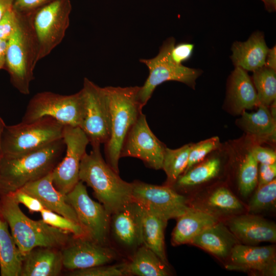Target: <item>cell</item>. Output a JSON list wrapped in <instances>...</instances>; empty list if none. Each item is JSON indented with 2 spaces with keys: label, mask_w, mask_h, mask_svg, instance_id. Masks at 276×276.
I'll use <instances>...</instances> for the list:
<instances>
[{
  "label": "cell",
  "mask_w": 276,
  "mask_h": 276,
  "mask_svg": "<svg viewBox=\"0 0 276 276\" xmlns=\"http://www.w3.org/2000/svg\"><path fill=\"white\" fill-rule=\"evenodd\" d=\"M258 107L255 112L245 110L242 112L241 125L247 133L255 136L273 140L276 133L275 119L267 106L260 104Z\"/></svg>",
  "instance_id": "4316f807"
},
{
  "label": "cell",
  "mask_w": 276,
  "mask_h": 276,
  "mask_svg": "<svg viewBox=\"0 0 276 276\" xmlns=\"http://www.w3.org/2000/svg\"><path fill=\"white\" fill-rule=\"evenodd\" d=\"M139 86L103 87L110 111V135L104 144L106 163L119 172V161L125 139L142 112L137 95Z\"/></svg>",
  "instance_id": "277c9868"
},
{
  "label": "cell",
  "mask_w": 276,
  "mask_h": 276,
  "mask_svg": "<svg viewBox=\"0 0 276 276\" xmlns=\"http://www.w3.org/2000/svg\"><path fill=\"white\" fill-rule=\"evenodd\" d=\"M126 275L166 276L170 274L168 265L144 244L124 262Z\"/></svg>",
  "instance_id": "d4e9b609"
},
{
  "label": "cell",
  "mask_w": 276,
  "mask_h": 276,
  "mask_svg": "<svg viewBox=\"0 0 276 276\" xmlns=\"http://www.w3.org/2000/svg\"><path fill=\"white\" fill-rule=\"evenodd\" d=\"M65 150L62 138L20 155H4L0 169V194L13 193L52 172Z\"/></svg>",
  "instance_id": "6da1fadb"
},
{
  "label": "cell",
  "mask_w": 276,
  "mask_h": 276,
  "mask_svg": "<svg viewBox=\"0 0 276 276\" xmlns=\"http://www.w3.org/2000/svg\"><path fill=\"white\" fill-rule=\"evenodd\" d=\"M17 13L13 7L0 19V38L8 40L16 25Z\"/></svg>",
  "instance_id": "ab89813d"
},
{
  "label": "cell",
  "mask_w": 276,
  "mask_h": 276,
  "mask_svg": "<svg viewBox=\"0 0 276 276\" xmlns=\"http://www.w3.org/2000/svg\"><path fill=\"white\" fill-rule=\"evenodd\" d=\"M219 144L218 136H214L196 144H192L188 165L183 173L202 160L209 153L217 149Z\"/></svg>",
  "instance_id": "d590c367"
},
{
  "label": "cell",
  "mask_w": 276,
  "mask_h": 276,
  "mask_svg": "<svg viewBox=\"0 0 276 276\" xmlns=\"http://www.w3.org/2000/svg\"><path fill=\"white\" fill-rule=\"evenodd\" d=\"M65 199L75 210L79 224L87 235L99 244L112 246L109 240L110 215L101 203L89 197L82 181L65 195Z\"/></svg>",
  "instance_id": "30bf717a"
},
{
  "label": "cell",
  "mask_w": 276,
  "mask_h": 276,
  "mask_svg": "<svg viewBox=\"0 0 276 276\" xmlns=\"http://www.w3.org/2000/svg\"><path fill=\"white\" fill-rule=\"evenodd\" d=\"M194 44L192 43L182 42L173 47L171 51V58L172 61L177 64L189 60L192 55Z\"/></svg>",
  "instance_id": "60d3db41"
},
{
  "label": "cell",
  "mask_w": 276,
  "mask_h": 276,
  "mask_svg": "<svg viewBox=\"0 0 276 276\" xmlns=\"http://www.w3.org/2000/svg\"><path fill=\"white\" fill-rule=\"evenodd\" d=\"M5 126V124L4 123V121H3V119L0 117V169L2 161L4 156L2 145V137Z\"/></svg>",
  "instance_id": "7dc6e473"
},
{
  "label": "cell",
  "mask_w": 276,
  "mask_h": 276,
  "mask_svg": "<svg viewBox=\"0 0 276 276\" xmlns=\"http://www.w3.org/2000/svg\"><path fill=\"white\" fill-rule=\"evenodd\" d=\"M268 49L264 35L257 32L246 41L234 43L231 59L236 67L254 72L265 66Z\"/></svg>",
  "instance_id": "44dd1931"
},
{
  "label": "cell",
  "mask_w": 276,
  "mask_h": 276,
  "mask_svg": "<svg viewBox=\"0 0 276 276\" xmlns=\"http://www.w3.org/2000/svg\"><path fill=\"white\" fill-rule=\"evenodd\" d=\"M175 44L171 37L166 39L159 49L158 54L150 59H141L140 61L149 70V75L144 85L140 87L137 100L143 107L151 97L156 87L168 81L182 82L194 88L196 80L200 75V70L177 64L171 59L170 54Z\"/></svg>",
  "instance_id": "52a82bcc"
},
{
  "label": "cell",
  "mask_w": 276,
  "mask_h": 276,
  "mask_svg": "<svg viewBox=\"0 0 276 276\" xmlns=\"http://www.w3.org/2000/svg\"><path fill=\"white\" fill-rule=\"evenodd\" d=\"M276 70L266 66L253 73L252 82L260 104L268 106L276 99Z\"/></svg>",
  "instance_id": "4dcf8cb0"
},
{
  "label": "cell",
  "mask_w": 276,
  "mask_h": 276,
  "mask_svg": "<svg viewBox=\"0 0 276 276\" xmlns=\"http://www.w3.org/2000/svg\"><path fill=\"white\" fill-rule=\"evenodd\" d=\"M208 205L216 210L225 212H234L243 209L242 203L225 187L215 190L209 196Z\"/></svg>",
  "instance_id": "836d02e7"
},
{
  "label": "cell",
  "mask_w": 276,
  "mask_h": 276,
  "mask_svg": "<svg viewBox=\"0 0 276 276\" xmlns=\"http://www.w3.org/2000/svg\"><path fill=\"white\" fill-rule=\"evenodd\" d=\"M258 163L251 151L245 156L240 165L238 174L239 189L241 194L247 197L258 185Z\"/></svg>",
  "instance_id": "1f68e13d"
},
{
  "label": "cell",
  "mask_w": 276,
  "mask_h": 276,
  "mask_svg": "<svg viewBox=\"0 0 276 276\" xmlns=\"http://www.w3.org/2000/svg\"><path fill=\"white\" fill-rule=\"evenodd\" d=\"M220 166L221 162L218 158L207 160L180 175L173 186L184 188L208 181L218 175Z\"/></svg>",
  "instance_id": "f546056e"
},
{
  "label": "cell",
  "mask_w": 276,
  "mask_h": 276,
  "mask_svg": "<svg viewBox=\"0 0 276 276\" xmlns=\"http://www.w3.org/2000/svg\"><path fill=\"white\" fill-rule=\"evenodd\" d=\"M250 151L258 163L267 165L276 164V153L272 149L257 146Z\"/></svg>",
  "instance_id": "b9f144b4"
},
{
  "label": "cell",
  "mask_w": 276,
  "mask_h": 276,
  "mask_svg": "<svg viewBox=\"0 0 276 276\" xmlns=\"http://www.w3.org/2000/svg\"><path fill=\"white\" fill-rule=\"evenodd\" d=\"M64 125L50 117L29 123L5 125L2 137L4 155L16 156L62 138Z\"/></svg>",
  "instance_id": "8992f818"
},
{
  "label": "cell",
  "mask_w": 276,
  "mask_h": 276,
  "mask_svg": "<svg viewBox=\"0 0 276 276\" xmlns=\"http://www.w3.org/2000/svg\"><path fill=\"white\" fill-rule=\"evenodd\" d=\"M143 207L133 200L110 215L109 240L129 257L143 244Z\"/></svg>",
  "instance_id": "5bb4252c"
},
{
  "label": "cell",
  "mask_w": 276,
  "mask_h": 276,
  "mask_svg": "<svg viewBox=\"0 0 276 276\" xmlns=\"http://www.w3.org/2000/svg\"><path fill=\"white\" fill-rule=\"evenodd\" d=\"M227 224L229 229L239 241L247 245L276 241L275 224L259 216H237L231 218Z\"/></svg>",
  "instance_id": "ac0fdd59"
},
{
  "label": "cell",
  "mask_w": 276,
  "mask_h": 276,
  "mask_svg": "<svg viewBox=\"0 0 276 276\" xmlns=\"http://www.w3.org/2000/svg\"><path fill=\"white\" fill-rule=\"evenodd\" d=\"M268 67L276 70V48L274 46L269 49L266 57L265 65Z\"/></svg>",
  "instance_id": "ee69618b"
},
{
  "label": "cell",
  "mask_w": 276,
  "mask_h": 276,
  "mask_svg": "<svg viewBox=\"0 0 276 276\" xmlns=\"http://www.w3.org/2000/svg\"><path fill=\"white\" fill-rule=\"evenodd\" d=\"M83 111L81 90L70 95L43 91L31 99L21 122L29 123L43 117H50L64 125L80 127Z\"/></svg>",
  "instance_id": "9c48e42d"
},
{
  "label": "cell",
  "mask_w": 276,
  "mask_h": 276,
  "mask_svg": "<svg viewBox=\"0 0 276 276\" xmlns=\"http://www.w3.org/2000/svg\"><path fill=\"white\" fill-rule=\"evenodd\" d=\"M62 267L61 249L36 247L24 258L20 276H57Z\"/></svg>",
  "instance_id": "ffe728a7"
},
{
  "label": "cell",
  "mask_w": 276,
  "mask_h": 276,
  "mask_svg": "<svg viewBox=\"0 0 276 276\" xmlns=\"http://www.w3.org/2000/svg\"><path fill=\"white\" fill-rule=\"evenodd\" d=\"M61 251L63 267L71 271L108 264L119 257L112 246L99 244L87 236L72 235Z\"/></svg>",
  "instance_id": "2e32d148"
},
{
  "label": "cell",
  "mask_w": 276,
  "mask_h": 276,
  "mask_svg": "<svg viewBox=\"0 0 276 276\" xmlns=\"http://www.w3.org/2000/svg\"><path fill=\"white\" fill-rule=\"evenodd\" d=\"M0 215L10 228L22 260L36 247L61 249L73 235L47 224L42 219L34 220L29 218L9 193L0 194Z\"/></svg>",
  "instance_id": "3957f363"
},
{
  "label": "cell",
  "mask_w": 276,
  "mask_h": 276,
  "mask_svg": "<svg viewBox=\"0 0 276 276\" xmlns=\"http://www.w3.org/2000/svg\"><path fill=\"white\" fill-rule=\"evenodd\" d=\"M265 4V8L269 12H273L276 10V0H262Z\"/></svg>",
  "instance_id": "c3c4849f"
},
{
  "label": "cell",
  "mask_w": 276,
  "mask_h": 276,
  "mask_svg": "<svg viewBox=\"0 0 276 276\" xmlns=\"http://www.w3.org/2000/svg\"><path fill=\"white\" fill-rule=\"evenodd\" d=\"M229 256L231 263L226 265L228 269L275 275V248L273 245L256 246L239 243L234 247Z\"/></svg>",
  "instance_id": "e0dca14e"
},
{
  "label": "cell",
  "mask_w": 276,
  "mask_h": 276,
  "mask_svg": "<svg viewBox=\"0 0 276 276\" xmlns=\"http://www.w3.org/2000/svg\"><path fill=\"white\" fill-rule=\"evenodd\" d=\"M166 147L152 132L142 112L128 132L123 144L120 157H133L142 160L146 166L162 169Z\"/></svg>",
  "instance_id": "9a60e30c"
},
{
  "label": "cell",
  "mask_w": 276,
  "mask_h": 276,
  "mask_svg": "<svg viewBox=\"0 0 276 276\" xmlns=\"http://www.w3.org/2000/svg\"><path fill=\"white\" fill-rule=\"evenodd\" d=\"M53 0H13V9L17 13L29 15Z\"/></svg>",
  "instance_id": "f35d334b"
},
{
  "label": "cell",
  "mask_w": 276,
  "mask_h": 276,
  "mask_svg": "<svg viewBox=\"0 0 276 276\" xmlns=\"http://www.w3.org/2000/svg\"><path fill=\"white\" fill-rule=\"evenodd\" d=\"M8 226L7 222L0 215L1 275L20 276L22 258Z\"/></svg>",
  "instance_id": "484cf974"
},
{
  "label": "cell",
  "mask_w": 276,
  "mask_h": 276,
  "mask_svg": "<svg viewBox=\"0 0 276 276\" xmlns=\"http://www.w3.org/2000/svg\"><path fill=\"white\" fill-rule=\"evenodd\" d=\"M91 146L81 161L79 180L93 190L95 197L111 215L133 200L132 183L123 180L104 160L100 144Z\"/></svg>",
  "instance_id": "7a4b0ae2"
},
{
  "label": "cell",
  "mask_w": 276,
  "mask_h": 276,
  "mask_svg": "<svg viewBox=\"0 0 276 276\" xmlns=\"http://www.w3.org/2000/svg\"><path fill=\"white\" fill-rule=\"evenodd\" d=\"M228 98L238 112L242 113L260 104L252 81L246 71L241 67H236L231 75Z\"/></svg>",
  "instance_id": "cb8c5ba5"
},
{
  "label": "cell",
  "mask_w": 276,
  "mask_h": 276,
  "mask_svg": "<svg viewBox=\"0 0 276 276\" xmlns=\"http://www.w3.org/2000/svg\"><path fill=\"white\" fill-rule=\"evenodd\" d=\"M62 139L65 154L52 172L53 183L62 195L68 193L79 180L81 161L89 141L79 127L64 125Z\"/></svg>",
  "instance_id": "4fadbf2b"
},
{
  "label": "cell",
  "mask_w": 276,
  "mask_h": 276,
  "mask_svg": "<svg viewBox=\"0 0 276 276\" xmlns=\"http://www.w3.org/2000/svg\"><path fill=\"white\" fill-rule=\"evenodd\" d=\"M81 91L83 111L80 127L91 145L105 144L110 135V117L103 87L85 78Z\"/></svg>",
  "instance_id": "8fae6325"
},
{
  "label": "cell",
  "mask_w": 276,
  "mask_h": 276,
  "mask_svg": "<svg viewBox=\"0 0 276 276\" xmlns=\"http://www.w3.org/2000/svg\"><path fill=\"white\" fill-rule=\"evenodd\" d=\"M13 0H0V19L13 7Z\"/></svg>",
  "instance_id": "bcb514c9"
},
{
  "label": "cell",
  "mask_w": 276,
  "mask_h": 276,
  "mask_svg": "<svg viewBox=\"0 0 276 276\" xmlns=\"http://www.w3.org/2000/svg\"><path fill=\"white\" fill-rule=\"evenodd\" d=\"M276 200L275 178L270 182L258 187L248 205V211L252 214L267 210L274 205Z\"/></svg>",
  "instance_id": "d6a6232c"
},
{
  "label": "cell",
  "mask_w": 276,
  "mask_h": 276,
  "mask_svg": "<svg viewBox=\"0 0 276 276\" xmlns=\"http://www.w3.org/2000/svg\"><path fill=\"white\" fill-rule=\"evenodd\" d=\"M7 44V40L0 38V70L5 68Z\"/></svg>",
  "instance_id": "f6af8a7d"
},
{
  "label": "cell",
  "mask_w": 276,
  "mask_h": 276,
  "mask_svg": "<svg viewBox=\"0 0 276 276\" xmlns=\"http://www.w3.org/2000/svg\"><path fill=\"white\" fill-rule=\"evenodd\" d=\"M9 194L18 203L24 204L31 213L40 212L45 209L38 199L21 189H18Z\"/></svg>",
  "instance_id": "74e56055"
},
{
  "label": "cell",
  "mask_w": 276,
  "mask_h": 276,
  "mask_svg": "<svg viewBox=\"0 0 276 276\" xmlns=\"http://www.w3.org/2000/svg\"><path fill=\"white\" fill-rule=\"evenodd\" d=\"M167 224V221L144 209L143 244L153 251L164 263L168 265L164 240V231Z\"/></svg>",
  "instance_id": "83f0119b"
},
{
  "label": "cell",
  "mask_w": 276,
  "mask_h": 276,
  "mask_svg": "<svg viewBox=\"0 0 276 276\" xmlns=\"http://www.w3.org/2000/svg\"><path fill=\"white\" fill-rule=\"evenodd\" d=\"M177 219L172 234V243L174 245L190 243L199 233L219 221L213 214L191 207Z\"/></svg>",
  "instance_id": "603a6c76"
},
{
  "label": "cell",
  "mask_w": 276,
  "mask_h": 276,
  "mask_svg": "<svg viewBox=\"0 0 276 276\" xmlns=\"http://www.w3.org/2000/svg\"><path fill=\"white\" fill-rule=\"evenodd\" d=\"M191 147L192 144H189L175 149L166 147L162 165L167 175L165 185L172 187L183 173L188 165Z\"/></svg>",
  "instance_id": "f1b7e54d"
},
{
  "label": "cell",
  "mask_w": 276,
  "mask_h": 276,
  "mask_svg": "<svg viewBox=\"0 0 276 276\" xmlns=\"http://www.w3.org/2000/svg\"><path fill=\"white\" fill-rule=\"evenodd\" d=\"M240 242L222 222L206 228L190 242L221 258L229 256L234 247Z\"/></svg>",
  "instance_id": "7402d4cb"
},
{
  "label": "cell",
  "mask_w": 276,
  "mask_h": 276,
  "mask_svg": "<svg viewBox=\"0 0 276 276\" xmlns=\"http://www.w3.org/2000/svg\"><path fill=\"white\" fill-rule=\"evenodd\" d=\"M70 0H53L29 15L38 47V61L62 41L70 25Z\"/></svg>",
  "instance_id": "ba28073f"
},
{
  "label": "cell",
  "mask_w": 276,
  "mask_h": 276,
  "mask_svg": "<svg viewBox=\"0 0 276 276\" xmlns=\"http://www.w3.org/2000/svg\"><path fill=\"white\" fill-rule=\"evenodd\" d=\"M17 13L15 27L7 40L4 68L13 86L21 94L28 95L38 62V47L29 15Z\"/></svg>",
  "instance_id": "5b68a950"
},
{
  "label": "cell",
  "mask_w": 276,
  "mask_h": 276,
  "mask_svg": "<svg viewBox=\"0 0 276 276\" xmlns=\"http://www.w3.org/2000/svg\"><path fill=\"white\" fill-rule=\"evenodd\" d=\"M72 276H123L126 275L124 263L113 265H102L89 268L72 270Z\"/></svg>",
  "instance_id": "8d00e7d4"
},
{
  "label": "cell",
  "mask_w": 276,
  "mask_h": 276,
  "mask_svg": "<svg viewBox=\"0 0 276 276\" xmlns=\"http://www.w3.org/2000/svg\"><path fill=\"white\" fill-rule=\"evenodd\" d=\"M276 176V164H260L258 169V187L266 185L274 179Z\"/></svg>",
  "instance_id": "7bdbcfd3"
},
{
  "label": "cell",
  "mask_w": 276,
  "mask_h": 276,
  "mask_svg": "<svg viewBox=\"0 0 276 276\" xmlns=\"http://www.w3.org/2000/svg\"><path fill=\"white\" fill-rule=\"evenodd\" d=\"M20 189L38 199L45 209L79 223L74 209L65 201V196L54 186L52 172Z\"/></svg>",
  "instance_id": "d6986e66"
},
{
  "label": "cell",
  "mask_w": 276,
  "mask_h": 276,
  "mask_svg": "<svg viewBox=\"0 0 276 276\" xmlns=\"http://www.w3.org/2000/svg\"><path fill=\"white\" fill-rule=\"evenodd\" d=\"M132 183V199L147 212L168 221L178 218L190 208L187 198L171 187L135 180Z\"/></svg>",
  "instance_id": "7c38bea8"
},
{
  "label": "cell",
  "mask_w": 276,
  "mask_h": 276,
  "mask_svg": "<svg viewBox=\"0 0 276 276\" xmlns=\"http://www.w3.org/2000/svg\"><path fill=\"white\" fill-rule=\"evenodd\" d=\"M40 214L42 220L53 227L69 232L76 237L87 236L79 223L65 217L45 209Z\"/></svg>",
  "instance_id": "e575fe53"
}]
</instances>
